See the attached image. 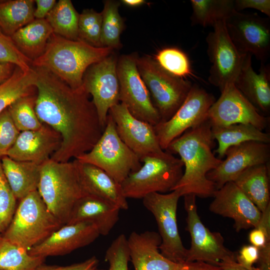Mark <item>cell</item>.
Listing matches in <instances>:
<instances>
[{"mask_svg": "<svg viewBox=\"0 0 270 270\" xmlns=\"http://www.w3.org/2000/svg\"><path fill=\"white\" fill-rule=\"evenodd\" d=\"M122 141L141 160L148 156L166 154L160 146L154 126L133 116L126 105L120 102L108 112Z\"/></svg>", "mask_w": 270, "mask_h": 270, "instance_id": "17", "label": "cell"}, {"mask_svg": "<svg viewBox=\"0 0 270 270\" xmlns=\"http://www.w3.org/2000/svg\"><path fill=\"white\" fill-rule=\"evenodd\" d=\"M105 260L108 263V270H128L130 252L124 234L118 236L111 243L106 250Z\"/></svg>", "mask_w": 270, "mask_h": 270, "instance_id": "40", "label": "cell"}, {"mask_svg": "<svg viewBox=\"0 0 270 270\" xmlns=\"http://www.w3.org/2000/svg\"><path fill=\"white\" fill-rule=\"evenodd\" d=\"M62 226L36 190L20 200L2 237L28 250Z\"/></svg>", "mask_w": 270, "mask_h": 270, "instance_id": "5", "label": "cell"}, {"mask_svg": "<svg viewBox=\"0 0 270 270\" xmlns=\"http://www.w3.org/2000/svg\"><path fill=\"white\" fill-rule=\"evenodd\" d=\"M234 182L262 212L270 204L269 163L248 168Z\"/></svg>", "mask_w": 270, "mask_h": 270, "instance_id": "27", "label": "cell"}, {"mask_svg": "<svg viewBox=\"0 0 270 270\" xmlns=\"http://www.w3.org/2000/svg\"><path fill=\"white\" fill-rule=\"evenodd\" d=\"M216 101L212 94L193 84L186 100L168 120L154 126L160 148L165 150L170 143L188 130L208 119V112Z\"/></svg>", "mask_w": 270, "mask_h": 270, "instance_id": "14", "label": "cell"}, {"mask_svg": "<svg viewBox=\"0 0 270 270\" xmlns=\"http://www.w3.org/2000/svg\"><path fill=\"white\" fill-rule=\"evenodd\" d=\"M114 50L95 47L81 40H72L53 33L43 54L32 60V67L50 71L74 89L80 88L86 70Z\"/></svg>", "mask_w": 270, "mask_h": 270, "instance_id": "3", "label": "cell"}, {"mask_svg": "<svg viewBox=\"0 0 270 270\" xmlns=\"http://www.w3.org/2000/svg\"><path fill=\"white\" fill-rule=\"evenodd\" d=\"M0 237H1L0 234Z\"/></svg>", "mask_w": 270, "mask_h": 270, "instance_id": "54", "label": "cell"}, {"mask_svg": "<svg viewBox=\"0 0 270 270\" xmlns=\"http://www.w3.org/2000/svg\"><path fill=\"white\" fill-rule=\"evenodd\" d=\"M1 237H2V236H1ZM1 237H0V238Z\"/></svg>", "mask_w": 270, "mask_h": 270, "instance_id": "55", "label": "cell"}, {"mask_svg": "<svg viewBox=\"0 0 270 270\" xmlns=\"http://www.w3.org/2000/svg\"><path fill=\"white\" fill-rule=\"evenodd\" d=\"M36 73L16 66L11 76L0 84V114L18 99L36 94Z\"/></svg>", "mask_w": 270, "mask_h": 270, "instance_id": "30", "label": "cell"}, {"mask_svg": "<svg viewBox=\"0 0 270 270\" xmlns=\"http://www.w3.org/2000/svg\"><path fill=\"white\" fill-rule=\"evenodd\" d=\"M248 240L258 248L270 244V204L262 212L258 226L250 232Z\"/></svg>", "mask_w": 270, "mask_h": 270, "instance_id": "43", "label": "cell"}, {"mask_svg": "<svg viewBox=\"0 0 270 270\" xmlns=\"http://www.w3.org/2000/svg\"><path fill=\"white\" fill-rule=\"evenodd\" d=\"M154 58L164 70L174 76L184 78L192 74L187 55L176 48H164Z\"/></svg>", "mask_w": 270, "mask_h": 270, "instance_id": "37", "label": "cell"}, {"mask_svg": "<svg viewBox=\"0 0 270 270\" xmlns=\"http://www.w3.org/2000/svg\"><path fill=\"white\" fill-rule=\"evenodd\" d=\"M16 200L0 162V233L6 231L12 220L16 210Z\"/></svg>", "mask_w": 270, "mask_h": 270, "instance_id": "39", "label": "cell"}, {"mask_svg": "<svg viewBox=\"0 0 270 270\" xmlns=\"http://www.w3.org/2000/svg\"><path fill=\"white\" fill-rule=\"evenodd\" d=\"M213 137L216 140L218 146L214 153L222 160L226 150L233 146L245 142L256 141L266 144L270 142V135L247 124H237L226 126H212Z\"/></svg>", "mask_w": 270, "mask_h": 270, "instance_id": "29", "label": "cell"}, {"mask_svg": "<svg viewBox=\"0 0 270 270\" xmlns=\"http://www.w3.org/2000/svg\"><path fill=\"white\" fill-rule=\"evenodd\" d=\"M130 261L134 270H180L181 264L173 262L162 254L161 238L158 232H132L128 238Z\"/></svg>", "mask_w": 270, "mask_h": 270, "instance_id": "23", "label": "cell"}, {"mask_svg": "<svg viewBox=\"0 0 270 270\" xmlns=\"http://www.w3.org/2000/svg\"><path fill=\"white\" fill-rule=\"evenodd\" d=\"M120 210L108 201L86 195L75 204L67 224L90 222L96 226L100 235L106 236L118 221Z\"/></svg>", "mask_w": 270, "mask_h": 270, "instance_id": "25", "label": "cell"}, {"mask_svg": "<svg viewBox=\"0 0 270 270\" xmlns=\"http://www.w3.org/2000/svg\"><path fill=\"white\" fill-rule=\"evenodd\" d=\"M79 16L70 0H60L46 20L54 34L70 40H78Z\"/></svg>", "mask_w": 270, "mask_h": 270, "instance_id": "33", "label": "cell"}, {"mask_svg": "<svg viewBox=\"0 0 270 270\" xmlns=\"http://www.w3.org/2000/svg\"><path fill=\"white\" fill-rule=\"evenodd\" d=\"M163 156H148L143 164L120 184L126 198L142 199L148 194L172 191L183 174L182 160L166 152Z\"/></svg>", "mask_w": 270, "mask_h": 270, "instance_id": "6", "label": "cell"}, {"mask_svg": "<svg viewBox=\"0 0 270 270\" xmlns=\"http://www.w3.org/2000/svg\"><path fill=\"white\" fill-rule=\"evenodd\" d=\"M258 249V268L261 270H270V244Z\"/></svg>", "mask_w": 270, "mask_h": 270, "instance_id": "49", "label": "cell"}, {"mask_svg": "<svg viewBox=\"0 0 270 270\" xmlns=\"http://www.w3.org/2000/svg\"><path fill=\"white\" fill-rule=\"evenodd\" d=\"M120 2L107 0L104 2L102 14L100 42L102 47L115 50L122 47L120 36L124 28V21L118 12Z\"/></svg>", "mask_w": 270, "mask_h": 270, "instance_id": "35", "label": "cell"}, {"mask_svg": "<svg viewBox=\"0 0 270 270\" xmlns=\"http://www.w3.org/2000/svg\"><path fill=\"white\" fill-rule=\"evenodd\" d=\"M254 8L270 18V0H234V8L240 12L246 8Z\"/></svg>", "mask_w": 270, "mask_h": 270, "instance_id": "46", "label": "cell"}, {"mask_svg": "<svg viewBox=\"0 0 270 270\" xmlns=\"http://www.w3.org/2000/svg\"><path fill=\"white\" fill-rule=\"evenodd\" d=\"M228 34L238 50L266 64L270 55V18L235 10L225 20Z\"/></svg>", "mask_w": 270, "mask_h": 270, "instance_id": "11", "label": "cell"}, {"mask_svg": "<svg viewBox=\"0 0 270 270\" xmlns=\"http://www.w3.org/2000/svg\"><path fill=\"white\" fill-rule=\"evenodd\" d=\"M15 67L16 66L12 64L0 62V84L11 76Z\"/></svg>", "mask_w": 270, "mask_h": 270, "instance_id": "51", "label": "cell"}, {"mask_svg": "<svg viewBox=\"0 0 270 270\" xmlns=\"http://www.w3.org/2000/svg\"><path fill=\"white\" fill-rule=\"evenodd\" d=\"M179 193L172 190L166 194L151 193L142 200L144 206L154 216L161 238L159 250L162 256L176 264L186 262L187 250L178 232L176 212Z\"/></svg>", "mask_w": 270, "mask_h": 270, "instance_id": "9", "label": "cell"}, {"mask_svg": "<svg viewBox=\"0 0 270 270\" xmlns=\"http://www.w3.org/2000/svg\"><path fill=\"white\" fill-rule=\"evenodd\" d=\"M38 190L49 211L62 226L66 224L75 204L86 196L77 160L50 159L42 164Z\"/></svg>", "mask_w": 270, "mask_h": 270, "instance_id": "4", "label": "cell"}, {"mask_svg": "<svg viewBox=\"0 0 270 270\" xmlns=\"http://www.w3.org/2000/svg\"><path fill=\"white\" fill-rule=\"evenodd\" d=\"M137 57L136 54H132L118 58L120 102L124 104L135 118L154 126L160 122V117L138 71Z\"/></svg>", "mask_w": 270, "mask_h": 270, "instance_id": "10", "label": "cell"}, {"mask_svg": "<svg viewBox=\"0 0 270 270\" xmlns=\"http://www.w3.org/2000/svg\"><path fill=\"white\" fill-rule=\"evenodd\" d=\"M218 266L221 270H261L259 268L254 266L251 270L242 266L236 262L235 256L226 258L220 262Z\"/></svg>", "mask_w": 270, "mask_h": 270, "instance_id": "50", "label": "cell"}, {"mask_svg": "<svg viewBox=\"0 0 270 270\" xmlns=\"http://www.w3.org/2000/svg\"><path fill=\"white\" fill-rule=\"evenodd\" d=\"M192 26H213L226 20L234 10V0H190Z\"/></svg>", "mask_w": 270, "mask_h": 270, "instance_id": "32", "label": "cell"}, {"mask_svg": "<svg viewBox=\"0 0 270 270\" xmlns=\"http://www.w3.org/2000/svg\"><path fill=\"white\" fill-rule=\"evenodd\" d=\"M34 0H0V28L11 36L34 20Z\"/></svg>", "mask_w": 270, "mask_h": 270, "instance_id": "31", "label": "cell"}, {"mask_svg": "<svg viewBox=\"0 0 270 270\" xmlns=\"http://www.w3.org/2000/svg\"><path fill=\"white\" fill-rule=\"evenodd\" d=\"M32 68L36 76V114L62 138L50 159L67 162L89 152L104 130L89 94L82 85L72 88L47 70Z\"/></svg>", "mask_w": 270, "mask_h": 270, "instance_id": "1", "label": "cell"}, {"mask_svg": "<svg viewBox=\"0 0 270 270\" xmlns=\"http://www.w3.org/2000/svg\"><path fill=\"white\" fill-rule=\"evenodd\" d=\"M53 30L44 19H34L10 37L18 50L32 61L44 52Z\"/></svg>", "mask_w": 270, "mask_h": 270, "instance_id": "28", "label": "cell"}, {"mask_svg": "<svg viewBox=\"0 0 270 270\" xmlns=\"http://www.w3.org/2000/svg\"><path fill=\"white\" fill-rule=\"evenodd\" d=\"M213 198L209 206L210 211L232 219L237 232L258 226L262 212L234 182L216 190Z\"/></svg>", "mask_w": 270, "mask_h": 270, "instance_id": "19", "label": "cell"}, {"mask_svg": "<svg viewBox=\"0 0 270 270\" xmlns=\"http://www.w3.org/2000/svg\"><path fill=\"white\" fill-rule=\"evenodd\" d=\"M118 58L114 51L102 60L91 65L86 71L82 86L92 98L100 124L104 130L108 112L120 103V85L116 72Z\"/></svg>", "mask_w": 270, "mask_h": 270, "instance_id": "15", "label": "cell"}, {"mask_svg": "<svg viewBox=\"0 0 270 270\" xmlns=\"http://www.w3.org/2000/svg\"><path fill=\"white\" fill-rule=\"evenodd\" d=\"M208 118L212 126L247 124L262 131L270 122V118L261 114L234 84L226 86L221 92L210 108Z\"/></svg>", "mask_w": 270, "mask_h": 270, "instance_id": "16", "label": "cell"}, {"mask_svg": "<svg viewBox=\"0 0 270 270\" xmlns=\"http://www.w3.org/2000/svg\"><path fill=\"white\" fill-rule=\"evenodd\" d=\"M180 270H221L219 266L202 262H184Z\"/></svg>", "mask_w": 270, "mask_h": 270, "instance_id": "48", "label": "cell"}, {"mask_svg": "<svg viewBox=\"0 0 270 270\" xmlns=\"http://www.w3.org/2000/svg\"><path fill=\"white\" fill-rule=\"evenodd\" d=\"M224 157L216 168L207 174V178L214 184L216 190L228 182H234L248 168L268 164L270 145L256 141L245 142L228 148Z\"/></svg>", "mask_w": 270, "mask_h": 270, "instance_id": "18", "label": "cell"}, {"mask_svg": "<svg viewBox=\"0 0 270 270\" xmlns=\"http://www.w3.org/2000/svg\"><path fill=\"white\" fill-rule=\"evenodd\" d=\"M206 40L207 54L212 64L208 80L220 90L234 84L242 67L246 54L236 48L227 32L225 20H220L212 26Z\"/></svg>", "mask_w": 270, "mask_h": 270, "instance_id": "12", "label": "cell"}, {"mask_svg": "<svg viewBox=\"0 0 270 270\" xmlns=\"http://www.w3.org/2000/svg\"><path fill=\"white\" fill-rule=\"evenodd\" d=\"M76 159L101 168L120 184L142 166L140 158L118 136L109 114L98 141L89 152Z\"/></svg>", "mask_w": 270, "mask_h": 270, "instance_id": "8", "label": "cell"}, {"mask_svg": "<svg viewBox=\"0 0 270 270\" xmlns=\"http://www.w3.org/2000/svg\"><path fill=\"white\" fill-rule=\"evenodd\" d=\"M34 12V19H44L56 4L55 0H36Z\"/></svg>", "mask_w": 270, "mask_h": 270, "instance_id": "47", "label": "cell"}, {"mask_svg": "<svg viewBox=\"0 0 270 270\" xmlns=\"http://www.w3.org/2000/svg\"><path fill=\"white\" fill-rule=\"evenodd\" d=\"M20 133L8 108L5 110L0 114V158L6 156Z\"/></svg>", "mask_w": 270, "mask_h": 270, "instance_id": "42", "label": "cell"}, {"mask_svg": "<svg viewBox=\"0 0 270 270\" xmlns=\"http://www.w3.org/2000/svg\"><path fill=\"white\" fill-rule=\"evenodd\" d=\"M214 140L208 118L172 140L165 150L171 154H178L184 164L183 174L172 190L177 191L180 196L192 194L201 198L213 197L216 190L207 178V174L222 160L212 152Z\"/></svg>", "mask_w": 270, "mask_h": 270, "instance_id": "2", "label": "cell"}, {"mask_svg": "<svg viewBox=\"0 0 270 270\" xmlns=\"http://www.w3.org/2000/svg\"><path fill=\"white\" fill-rule=\"evenodd\" d=\"M184 196L187 214L186 229L191 238L185 262H202L218 266L226 258L234 256L225 246L221 234L211 232L202 222L198 213L196 196L190 194Z\"/></svg>", "mask_w": 270, "mask_h": 270, "instance_id": "13", "label": "cell"}, {"mask_svg": "<svg viewBox=\"0 0 270 270\" xmlns=\"http://www.w3.org/2000/svg\"><path fill=\"white\" fill-rule=\"evenodd\" d=\"M259 257V249L251 244L243 246L238 252L236 260L242 266L251 270Z\"/></svg>", "mask_w": 270, "mask_h": 270, "instance_id": "45", "label": "cell"}, {"mask_svg": "<svg viewBox=\"0 0 270 270\" xmlns=\"http://www.w3.org/2000/svg\"><path fill=\"white\" fill-rule=\"evenodd\" d=\"M32 62L18 50L11 37L0 28V62L12 64L28 71L32 68Z\"/></svg>", "mask_w": 270, "mask_h": 270, "instance_id": "41", "label": "cell"}, {"mask_svg": "<svg viewBox=\"0 0 270 270\" xmlns=\"http://www.w3.org/2000/svg\"><path fill=\"white\" fill-rule=\"evenodd\" d=\"M136 65L159 113L160 122L168 120L184 101L193 84L165 70L149 56H138Z\"/></svg>", "mask_w": 270, "mask_h": 270, "instance_id": "7", "label": "cell"}, {"mask_svg": "<svg viewBox=\"0 0 270 270\" xmlns=\"http://www.w3.org/2000/svg\"><path fill=\"white\" fill-rule=\"evenodd\" d=\"M99 260L96 256L78 263L66 266L48 265L42 264L34 270H92L98 267Z\"/></svg>", "mask_w": 270, "mask_h": 270, "instance_id": "44", "label": "cell"}, {"mask_svg": "<svg viewBox=\"0 0 270 270\" xmlns=\"http://www.w3.org/2000/svg\"><path fill=\"white\" fill-rule=\"evenodd\" d=\"M36 96V94L22 98L8 108L15 126L20 132L38 129L43 124L35 111Z\"/></svg>", "mask_w": 270, "mask_h": 270, "instance_id": "36", "label": "cell"}, {"mask_svg": "<svg viewBox=\"0 0 270 270\" xmlns=\"http://www.w3.org/2000/svg\"><path fill=\"white\" fill-rule=\"evenodd\" d=\"M77 161L82 184L86 195L108 201L120 210L128 208L127 198L124 194L120 184L101 168L90 164Z\"/></svg>", "mask_w": 270, "mask_h": 270, "instance_id": "24", "label": "cell"}, {"mask_svg": "<svg viewBox=\"0 0 270 270\" xmlns=\"http://www.w3.org/2000/svg\"><path fill=\"white\" fill-rule=\"evenodd\" d=\"M92 270H104V269H100V268H96Z\"/></svg>", "mask_w": 270, "mask_h": 270, "instance_id": "53", "label": "cell"}, {"mask_svg": "<svg viewBox=\"0 0 270 270\" xmlns=\"http://www.w3.org/2000/svg\"><path fill=\"white\" fill-rule=\"evenodd\" d=\"M234 84L261 114L268 116L270 112L269 64H260L256 73L252 66V55L246 54Z\"/></svg>", "mask_w": 270, "mask_h": 270, "instance_id": "22", "label": "cell"}, {"mask_svg": "<svg viewBox=\"0 0 270 270\" xmlns=\"http://www.w3.org/2000/svg\"><path fill=\"white\" fill-rule=\"evenodd\" d=\"M100 236L96 226L91 222L66 224L28 252L32 256L44 258L64 256L92 244Z\"/></svg>", "mask_w": 270, "mask_h": 270, "instance_id": "20", "label": "cell"}, {"mask_svg": "<svg viewBox=\"0 0 270 270\" xmlns=\"http://www.w3.org/2000/svg\"><path fill=\"white\" fill-rule=\"evenodd\" d=\"M45 259L32 256L27 250L0 238V270H34Z\"/></svg>", "mask_w": 270, "mask_h": 270, "instance_id": "34", "label": "cell"}, {"mask_svg": "<svg viewBox=\"0 0 270 270\" xmlns=\"http://www.w3.org/2000/svg\"><path fill=\"white\" fill-rule=\"evenodd\" d=\"M122 2L125 5L130 7H137L146 2L144 0H122Z\"/></svg>", "mask_w": 270, "mask_h": 270, "instance_id": "52", "label": "cell"}, {"mask_svg": "<svg viewBox=\"0 0 270 270\" xmlns=\"http://www.w3.org/2000/svg\"><path fill=\"white\" fill-rule=\"evenodd\" d=\"M61 142L60 134L43 124L38 129L20 132L6 156L15 160L42 165L50 159Z\"/></svg>", "mask_w": 270, "mask_h": 270, "instance_id": "21", "label": "cell"}, {"mask_svg": "<svg viewBox=\"0 0 270 270\" xmlns=\"http://www.w3.org/2000/svg\"><path fill=\"white\" fill-rule=\"evenodd\" d=\"M1 164L4 176L16 200H20L38 190L42 165L29 162L2 158Z\"/></svg>", "mask_w": 270, "mask_h": 270, "instance_id": "26", "label": "cell"}, {"mask_svg": "<svg viewBox=\"0 0 270 270\" xmlns=\"http://www.w3.org/2000/svg\"><path fill=\"white\" fill-rule=\"evenodd\" d=\"M102 12L93 9L84 10L79 16V40L95 47H102Z\"/></svg>", "mask_w": 270, "mask_h": 270, "instance_id": "38", "label": "cell"}]
</instances>
